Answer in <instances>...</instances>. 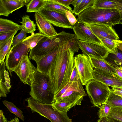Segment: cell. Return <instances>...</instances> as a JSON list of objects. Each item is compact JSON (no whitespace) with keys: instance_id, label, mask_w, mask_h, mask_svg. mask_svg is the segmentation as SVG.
I'll use <instances>...</instances> for the list:
<instances>
[{"instance_id":"1","label":"cell","mask_w":122,"mask_h":122,"mask_svg":"<svg viewBox=\"0 0 122 122\" xmlns=\"http://www.w3.org/2000/svg\"><path fill=\"white\" fill-rule=\"evenodd\" d=\"M78 41L76 39L59 45L48 74L55 94L69 82L74 65V53L79 49Z\"/></svg>"},{"instance_id":"2","label":"cell","mask_w":122,"mask_h":122,"mask_svg":"<svg viewBox=\"0 0 122 122\" xmlns=\"http://www.w3.org/2000/svg\"><path fill=\"white\" fill-rule=\"evenodd\" d=\"M120 18L117 9H96L91 7L83 11L78 15L77 19L86 24H102L112 26L119 24Z\"/></svg>"},{"instance_id":"3","label":"cell","mask_w":122,"mask_h":122,"mask_svg":"<svg viewBox=\"0 0 122 122\" xmlns=\"http://www.w3.org/2000/svg\"><path fill=\"white\" fill-rule=\"evenodd\" d=\"M30 88V95L37 102L48 104L54 103L55 94L48 75L37 71Z\"/></svg>"},{"instance_id":"4","label":"cell","mask_w":122,"mask_h":122,"mask_svg":"<svg viewBox=\"0 0 122 122\" xmlns=\"http://www.w3.org/2000/svg\"><path fill=\"white\" fill-rule=\"evenodd\" d=\"M75 34L63 31L55 37L44 38L33 48L30 50L29 57L35 62L54 49L60 44L77 39Z\"/></svg>"},{"instance_id":"5","label":"cell","mask_w":122,"mask_h":122,"mask_svg":"<svg viewBox=\"0 0 122 122\" xmlns=\"http://www.w3.org/2000/svg\"><path fill=\"white\" fill-rule=\"evenodd\" d=\"M85 85L87 93L93 107H97L106 102L111 91L108 86L94 79L90 80Z\"/></svg>"},{"instance_id":"6","label":"cell","mask_w":122,"mask_h":122,"mask_svg":"<svg viewBox=\"0 0 122 122\" xmlns=\"http://www.w3.org/2000/svg\"><path fill=\"white\" fill-rule=\"evenodd\" d=\"M86 95L80 80L73 82L63 95L55 100V102H65L75 106L80 105L84 97Z\"/></svg>"},{"instance_id":"7","label":"cell","mask_w":122,"mask_h":122,"mask_svg":"<svg viewBox=\"0 0 122 122\" xmlns=\"http://www.w3.org/2000/svg\"><path fill=\"white\" fill-rule=\"evenodd\" d=\"M37 70L31 63L28 55L23 56L17 66L12 71L24 84L30 86L34 79Z\"/></svg>"},{"instance_id":"8","label":"cell","mask_w":122,"mask_h":122,"mask_svg":"<svg viewBox=\"0 0 122 122\" xmlns=\"http://www.w3.org/2000/svg\"><path fill=\"white\" fill-rule=\"evenodd\" d=\"M74 63L82 85H85L89 81L94 79L93 74L94 69L89 56L83 54L76 55L74 57Z\"/></svg>"},{"instance_id":"9","label":"cell","mask_w":122,"mask_h":122,"mask_svg":"<svg viewBox=\"0 0 122 122\" xmlns=\"http://www.w3.org/2000/svg\"><path fill=\"white\" fill-rule=\"evenodd\" d=\"M30 49L22 43L11 47L6 55L5 62L6 66L10 76L12 71L18 64L22 56L28 55Z\"/></svg>"},{"instance_id":"10","label":"cell","mask_w":122,"mask_h":122,"mask_svg":"<svg viewBox=\"0 0 122 122\" xmlns=\"http://www.w3.org/2000/svg\"><path fill=\"white\" fill-rule=\"evenodd\" d=\"M79 48L83 54L90 57L104 59L109 53L108 50L102 44L79 40Z\"/></svg>"},{"instance_id":"11","label":"cell","mask_w":122,"mask_h":122,"mask_svg":"<svg viewBox=\"0 0 122 122\" xmlns=\"http://www.w3.org/2000/svg\"><path fill=\"white\" fill-rule=\"evenodd\" d=\"M46 20L53 25L63 28L72 29L74 26L69 22L65 13L43 8L38 12Z\"/></svg>"},{"instance_id":"12","label":"cell","mask_w":122,"mask_h":122,"mask_svg":"<svg viewBox=\"0 0 122 122\" xmlns=\"http://www.w3.org/2000/svg\"><path fill=\"white\" fill-rule=\"evenodd\" d=\"M93 74L94 80L108 86L122 88V78L116 74L94 68Z\"/></svg>"},{"instance_id":"13","label":"cell","mask_w":122,"mask_h":122,"mask_svg":"<svg viewBox=\"0 0 122 122\" xmlns=\"http://www.w3.org/2000/svg\"><path fill=\"white\" fill-rule=\"evenodd\" d=\"M72 29L79 40L102 44L100 40L93 34L87 24L78 21L74 25Z\"/></svg>"},{"instance_id":"14","label":"cell","mask_w":122,"mask_h":122,"mask_svg":"<svg viewBox=\"0 0 122 122\" xmlns=\"http://www.w3.org/2000/svg\"><path fill=\"white\" fill-rule=\"evenodd\" d=\"M94 35L98 38L103 37L112 40H118L119 37L112 26L104 24H87Z\"/></svg>"},{"instance_id":"15","label":"cell","mask_w":122,"mask_h":122,"mask_svg":"<svg viewBox=\"0 0 122 122\" xmlns=\"http://www.w3.org/2000/svg\"><path fill=\"white\" fill-rule=\"evenodd\" d=\"M29 0H0V15L8 17L13 12L26 5Z\"/></svg>"},{"instance_id":"16","label":"cell","mask_w":122,"mask_h":122,"mask_svg":"<svg viewBox=\"0 0 122 122\" xmlns=\"http://www.w3.org/2000/svg\"><path fill=\"white\" fill-rule=\"evenodd\" d=\"M59 45L36 61L38 71L48 75L52 64L57 54Z\"/></svg>"},{"instance_id":"17","label":"cell","mask_w":122,"mask_h":122,"mask_svg":"<svg viewBox=\"0 0 122 122\" xmlns=\"http://www.w3.org/2000/svg\"><path fill=\"white\" fill-rule=\"evenodd\" d=\"M34 16L39 33L50 38L56 36L58 33L51 24L37 12H35Z\"/></svg>"},{"instance_id":"18","label":"cell","mask_w":122,"mask_h":122,"mask_svg":"<svg viewBox=\"0 0 122 122\" xmlns=\"http://www.w3.org/2000/svg\"><path fill=\"white\" fill-rule=\"evenodd\" d=\"M104 59L115 69L122 68V52L118 48L114 53L109 52Z\"/></svg>"},{"instance_id":"19","label":"cell","mask_w":122,"mask_h":122,"mask_svg":"<svg viewBox=\"0 0 122 122\" xmlns=\"http://www.w3.org/2000/svg\"><path fill=\"white\" fill-rule=\"evenodd\" d=\"M22 25L6 19L0 18V34L21 30Z\"/></svg>"},{"instance_id":"20","label":"cell","mask_w":122,"mask_h":122,"mask_svg":"<svg viewBox=\"0 0 122 122\" xmlns=\"http://www.w3.org/2000/svg\"><path fill=\"white\" fill-rule=\"evenodd\" d=\"M121 4L118 0H95L92 7L96 9H117Z\"/></svg>"},{"instance_id":"21","label":"cell","mask_w":122,"mask_h":122,"mask_svg":"<svg viewBox=\"0 0 122 122\" xmlns=\"http://www.w3.org/2000/svg\"><path fill=\"white\" fill-rule=\"evenodd\" d=\"M92 65L96 68L116 74V69L107 63L104 59L89 57Z\"/></svg>"},{"instance_id":"22","label":"cell","mask_w":122,"mask_h":122,"mask_svg":"<svg viewBox=\"0 0 122 122\" xmlns=\"http://www.w3.org/2000/svg\"><path fill=\"white\" fill-rule=\"evenodd\" d=\"M46 37L47 36L39 32L36 33L33 32L31 35L24 40L22 43L31 50L35 47L44 38Z\"/></svg>"},{"instance_id":"23","label":"cell","mask_w":122,"mask_h":122,"mask_svg":"<svg viewBox=\"0 0 122 122\" xmlns=\"http://www.w3.org/2000/svg\"><path fill=\"white\" fill-rule=\"evenodd\" d=\"M43 8L62 13H65L66 11L72 12L73 10L71 7L68 8L64 6L57 3L54 0H46V3Z\"/></svg>"},{"instance_id":"24","label":"cell","mask_w":122,"mask_h":122,"mask_svg":"<svg viewBox=\"0 0 122 122\" xmlns=\"http://www.w3.org/2000/svg\"><path fill=\"white\" fill-rule=\"evenodd\" d=\"M46 0H31L26 5V12H38L43 9Z\"/></svg>"},{"instance_id":"25","label":"cell","mask_w":122,"mask_h":122,"mask_svg":"<svg viewBox=\"0 0 122 122\" xmlns=\"http://www.w3.org/2000/svg\"><path fill=\"white\" fill-rule=\"evenodd\" d=\"M22 19V21L20 23L22 24V28L25 29L27 33H32L36 30V25L30 19L29 15H25Z\"/></svg>"},{"instance_id":"26","label":"cell","mask_w":122,"mask_h":122,"mask_svg":"<svg viewBox=\"0 0 122 122\" xmlns=\"http://www.w3.org/2000/svg\"><path fill=\"white\" fill-rule=\"evenodd\" d=\"M15 35L4 42L0 44V63L2 64L4 62L6 56L9 51L12 45V41Z\"/></svg>"},{"instance_id":"27","label":"cell","mask_w":122,"mask_h":122,"mask_svg":"<svg viewBox=\"0 0 122 122\" xmlns=\"http://www.w3.org/2000/svg\"><path fill=\"white\" fill-rule=\"evenodd\" d=\"M94 0H82L79 4L74 7L72 13L78 16L86 9L93 7Z\"/></svg>"},{"instance_id":"28","label":"cell","mask_w":122,"mask_h":122,"mask_svg":"<svg viewBox=\"0 0 122 122\" xmlns=\"http://www.w3.org/2000/svg\"><path fill=\"white\" fill-rule=\"evenodd\" d=\"M98 38L100 40L102 44L108 50L109 52L115 53L117 49V40H112L103 37H100Z\"/></svg>"},{"instance_id":"29","label":"cell","mask_w":122,"mask_h":122,"mask_svg":"<svg viewBox=\"0 0 122 122\" xmlns=\"http://www.w3.org/2000/svg\"><path fill=\"white\" fill-rule=\"evenodd\" d=\"M2 102L10 112L16 115L24 121V116L23 114V112L20 109L11 102H9L6 100H4Z\"/></svg>"},{"instance_id":"30","label":"cell","mask_w":122,"mask_h":122,"mask_svg":"<svg viewBox=\"0 0 122 122\" xmlns=\"http://www.w3.org/2000/svg\"><path fill=\"white\" fill-rule=\"evenodd\" d=\"M107 117L122 122V107L112 106Z\"/></svg>"},{"instance_id":"31","label":"cell","mask_w":122,"mask_h":122,"mask_svg":"<svg viewBox=\"0 0 122 122\" xmlns=\"http://www.w3.org/2000/svg\"><path fill=\"white\" fill-rule=\"evenodd\" d=\"M112 106L106 102L102 105L97 107L99 108L98 112L99 118H101L107 117Z\"/></svg>"},{"instance_id":"32","label":"cell","mask_w":122,"mask_h":122,"mask_svg":"<svg viewBox=\"0 0 122 122\" xmlns=\"http://www.w3.org/2000/svg\"><path fill=\"white\" fill-rule=\"evenodd\" d=\"M106 102L112 106L122 107V97L115 95L111 90Z\"/></svg>"},{"instance_id":"33","label":"cell","mask_w":122,"mask_h":122,"mask_svg":"<svg viewBox=\"0 0 122 122\" xmlns=\"http://www.w3.org/2000/svg\"><path fill=\"white\" fill-rule=\"evenodd\" d=\"M52 104L55 110L60 112H67L72 107L75 106L74 104L65 102H55Z\"/></svg>"},{"instance_id":"34","label":"cell","mask_w":122,"mask_h":122,"mask_svg":"<svg viewBox=\"0 0 122 122\" xmlns=\"http://www.w3.org/2000/svg\"><path fill=\"white\" fill-rule=\"evenodd\" d=\"M27 33L25 29L22 28L20 32L14 38L12 41V46H15L22 42L26 37Z\"/></svg>"},{"instance_id":"35","label":"cell","mask_w":122,"mask_h":122,"mask_svg":"<svg viewBox=\"0 0 122 122\" xmlns=\"http://www.w3.org/2000/svg\"><path fill=\"white\" fill-rule=\"evenodd\" d=\"M17 32L15 31L0 34V44L7 41L12 36L16 34Z\"/></svg>"},{"instance_id":"36","label":"cell","mask_w":122,"mask_h":122,"mask_svg":"<svg viewBox=\"0 0 122 122\" xmlns=\"http://www.w3.org/2000/svg\"><path fill=\"white\" fill-rule=\"evenodd\" d=\"M4 80L0 81V97H6L7 95L10 92V90L6 87Z\"/></svg>"},{"instance_id":"37","label":"cell","mask_w":122,"mask_h":122,"mask_svg":"<svg viewBox=\"0 0 122 122\" xmlns=\"http://www.w3.org/2000/svg\"><path fill=\"white\" fill-rule=\"evenodd\" d=\"M80 80L78 72L76 67L74 63L72 72L71 75L69 82H73Z\"/></svg>"},{"instance_id":"38","label":"cell","mask_w":122,"mask_h":122,"mask_svg":"<svg viewBox=\"0 0 122 122\" xmlns=\"http://www.w3.org/2000/svg\"><path fill=\"white\" fill-rule=\"evenodd\" d=\"M66 16L70 24L74 26L78 20L71 12L66 11L65 12Z\"/></svg>"},{"instance_id":"39","label":"cell","mask_w":122,"mask_h":122,"mask_svg":"<svg viewBox=\"0 0 122 122\" xmlns=\"http://www.w3.org/2000/svg\"><path fill=\"white\" fill-rule=\"evenodd\" d=\"M72 82H69L64 87L55 94V101L56 99L60 97L63 95Z\"/></svg>"},{"instance_id":"40","label":"cell","mask_w":122,"mask_h":122,"mask_svg":"<svg viewBox=\"0 0 122 122\" xmlns=\"http://www.w3.org/2000/svg\"><path fill=\"white\" fill-rule=\"evenodd\" d=\"M4 79L6 87L8 89L10 90L11 87L10 79L8 71L6 70L4 71Z\"/></svg>"},{"instance_id":"41","label":"cell","mask_w":122,"mask_h":122,"mask_svg":"<svg viewBox=\"0 0 122 122\" xmlns=\"http://www.w3.org/2000/svg\"><path fill=\"white\" fill-rule=\"evenodd\" d=\"M55 1L59 4L64 6L68 8L71 7L69 6L72 4L73 0H54Z\"/></svg>"},{"instance_id":"42","label":"cell","mask_w":122,"mask_h":122,"mask_svg":"<svg viewBox=\"0 0 122 122\" xmlns=\"http://www.w3.org/2000/svg\"><path fill=\"white\" fill-rule=\"evenodd\" d=\"M5 62L2 64H0V80H3L4 78V73L5 70Z\"/></svg>"},{"instance_id":"43","label":"cell","mask_w":122,"mask_h":122,"mask_svg":"<svg viewBox=\"0 0 122 122\" xmlns=\"http://www.w3.org/2000/svg\"><path fill=\"white\" fill-rule=\"evenodd\" d=\"M4 112L2 110L0 111V122H7L5 116L3 114Z\"/></svg>"},{"instance_id":"44","label":"cell","mask_w":122,"mask_h":122,"mask_svg":"<svg viewBox=\"0 0 122 122\" xmlns=\"http://www.w3.org/2000/svg\"><path fill=\"white\" fill-rule=\"evenodd\" d=\"M121 2V5L117 10H118L119 12L120 16V20L119 24H122V2Z\"/></svg>"},{"instance_id":"45","label":"cell","mask_w":122,"mask_h":122,"mask_svg":"<svg viewBox=\"0 0 122 122\" xmlns=\"http://www.w3.org/2000/svg\"><path fill=\"white\" fill-rule=\"evenodd\" d=\"M111 90L115 95L122 97V91L113 89Z\"/></svg>"},{"instance_id":"46","label":"cell","mask_w":122,"mask_h":122,"mask_svg":"<svg viewBox=\"0 0 122 122\" xmlns=\"http://www.w3.org/2000/svg\"><path fill=\"white\" fill-rule=\"evenodd\" d=\"M97 122H111L109 118L107 117L99 118Z\"/></svg>"},{"instance_id":"47","label":"cell","mask_w":122,"mask_h":122,"mask_svg":"<svg viewBox=\"0 0 122 122\" xmlns=\"http://www.w3.org/2000/svg\"><path fill=\"white\" fill-rule=\"evenodd\" d=\"M117 48L122 52V41L117 40Z\"/></svg>"},{"instance_id":"48","label":"cell","mask_w":122,"mask_h":122,"mask_svg":"<svg viewBox=\"0 0 122 122\" xmlns=\"http://www.w3.org/2000/svg\"><path fill=\"white\" fill-rule=\"evenodd\" d=\"M116 72L117 75L122 78V70L120 68L116 69Z\"/></svg>"},{"instance_id":"49","label":"cell","mask_w":122,"mask_h":122,"mask_svg":"<svg viewBox=\"0 0 122 122\" xmlns=\"http://www.w3.org/2000/svg\"><path fill=\"white\" fill-rule=\"evenodd\" d=\"M82 0H73L72 5L75 7L79 4Z\"/></svg>"},{"instance_id":"50","label":"cell","mask_w":122,"mask_h":122,"mask_svg":"<svg viewBox=\"0 0 122 122\" xmlns=\"http://www.w3.org/2000/svg\"><path fill=\"white\" fill-rule=\"evenodd\" d=\"M7 122H19V119L17 117H15L14 119L11 120Z\"/></svg>"},{"instance_id":"51","label":"cell","mask_w":122,"mask_h":122,"mask_svg":"<svg viewBox=\"0 0 122 122\" xmlns=\"http://www.w3.org/2000/svg\"><path fill=\"white\" fill-rule=\"evenodd\" d=\"M111 122H120L115 120L109 118Z\"/></svg>"},{"instance_id":"52","label":"cell","mask_w":122,"mask_h":122,"mask_svg":"<svg viewBox=\"0 0 122 122\" xmlns=\"http://www.w3.org/2000/svg\"><path fill=\"white\" fill-rule=\"evenodd\" d=\"M118 0L121 2H122V0Z\"/></svg>"},{"instance_id":"53","label":"cell","mask_w":122,"mask_h":122,"mask_svg":"<svg viewBox=\"0 0 122 122\" xmlns=\"http://www.w3.org/2000/svg\"><path fill=\"white\" fill-rule=\"evenodd\" d=\"M122 70V68H120Z\"/></svg>"},{"instance_id":"54","label":"cell","mask_w":122,"mask_h":122,"mask_svg":"<svg viewBox=\"0 0 122 122\" xmlns=\"http://www.w3.org/2000/svg\"></svg>"}]
</instances>
